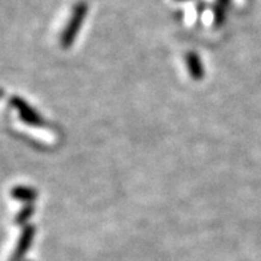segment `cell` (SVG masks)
Here are the masks:
<instances>
[{
	"label": "cell",
	"instance_id": "3",
	"mask_svg": "<svg viewBox=\"0 0 261 261\" xmlns=\"http://www.w3.org/2000/svg\"><path fill=\"white\" fill-rule=\"evenodd\" d=\"M35 237V227L34 225H25L21 230L20 239L17 241V245L15 248L14 256L11 258V261H21V258L24 257V254L31 248L32 241Z\"/></svg>",
	"mask_w": 261,
	"mask_h": 261
},
{
	"label": "cell",
	"instance_id": "6",
	"mask_svg": "<svg viewBox=\"0 0 261 261\" xmlns=\"http://www.w3.org/2000/svg\"><path fill=\"white\" fill-rule=\"evenodd\" d=\"M12 197L19 201H24L27 204H32L38 197V192L36 189L31 188V187H25V186H17L12 189L11 192Z\"/></svg>",
	"mask_w": 261,
	"mask_h": 261
},
{
	"label": "cell",
	"instance_id": "5",
	"mask_svg": "<svg viewBox=\"0 0 261 261\" xmlns=\"http://www.w3.org/2000/svg\"><path fill=\"white\" fill-rule=\"evenodd\" d=\"M229 4L230 0H216L215 2V6H213V24L215 27H221L225 23Z\"/></svg>",
	"mask_w": 261,
	"mask_h": 261
},
{
	"label": "cell",
	"instance_id": "1",
	"mask_svg": "<svg viewBox=\"0 0 261 261\" xmlns=\"http://www.w3.org/2000/svg\"><path fill=\"white\" fill-rule=\"evenodd\" d=\"M87 14H88V6L86 2H79L76 3L72 8V14L69 16V20L65 25L64 31L60 36V45L62 48H69L75 43L77 35H79L82 25L86 20Z\"/></svg>",
	"mask_w": 261,
	"mask_h": 261
},
{
	"label": "cell",
	"instance_id": "7",
	"mask_svg": "<svg viewBox=\"0 0 261 261\" xmlns=\"http://www.w3.org/2000/svg\"><path fill=\"white\" fill-rule=\"evenodd\" d=\"M32 215H34V206H32L31 204H27V205L23 208V211H20V213L17 215L16 223L17 224L27 223V221L31 219Z\"/></svg>",
	"mask_w": 261,
	"mask_h": 261
},
{
	"label": "cell",
	"instance_id": "2",
	"mask_svg": "<svg viewBox=\"0 0 261 261\" xmlns=\"http://www.w3.org/2000/svg\"><path fill=\"white\" fill-rule=\"evenodd\" d=\"M11 104L17 111L19 117L23 123L31 125V127H43L45 124L44 119L39 114L38 111L32 108L24 99L19 96H14L11 99Z\"/></svg>",
	"mask_w": 261,
	"mask_h": 261
},
{
	"label": "cell",
	"instance_id": "4",
	"mask_svg": "<svg viewBox=\"0 0 261 261\" xmlns=\"http://www.w3.org/2000/svg\"><path fill=\"white\" fill-rule=\"evenodd\" d=\"M187 68L193 80H201L204 77L203 63L195 52H189L187 55Z\"/></svg>",
	"mask_w": 261,
	"mask_h": 261
},
{
	"label": "cell",
	"instance_id": "8",
	"mask_svg": "<svg viewBox=\"0 0 261 261\" xmlns=\"http://www.w3.org/2000/svg\"><path fill=\"white\" fill-rule=\"evenodd\" d=\"M176 2H188V0H176Z\"/></svg>",
	"mask_w": 261,
	"mask_h": 261
}]
</instances>
